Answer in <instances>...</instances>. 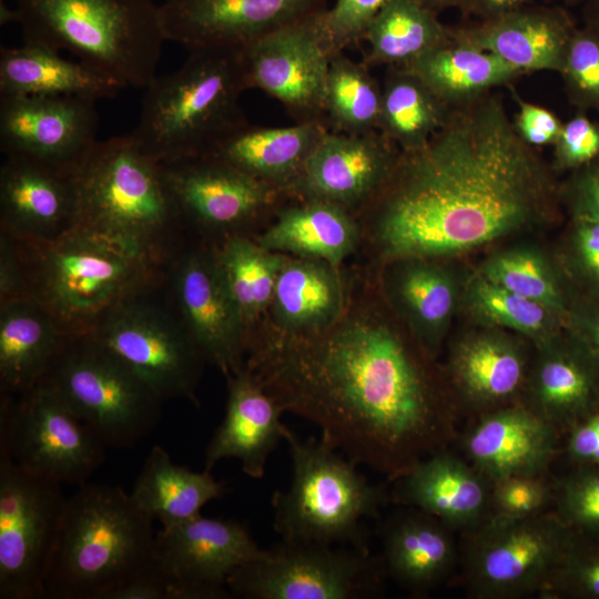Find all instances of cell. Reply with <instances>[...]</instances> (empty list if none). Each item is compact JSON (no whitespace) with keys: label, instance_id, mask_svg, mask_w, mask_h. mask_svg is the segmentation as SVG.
Instances as JSON below:
<instances>
[{"label":"cell","instance_id":"f1b7e54d","mask_svg":"<svg viewBox=\"0 0 599 599\" xmlns=\"http://www.w3.org/2000/svg\"><path fill=\"white\" fill-rule=\"evenodd\" d=\"M432 258H405L379 266L382 292L410 334L433 357L445 336L458 301L451 273Z\"/></svg>","mask_w":599,"mask_h":599},{"label":"cell","instance_id":"9a60e30c","mask_svg":"<svg viewBox=\"0 0 599 599\" xmlns=\"http://www.w3.org/2000/svg\"><path fill=\"white\" fill-rule=\"evenodd\" d=\"M62 484L0 454V598H45L44 576L65 497Z\"/></svg>","mask_w":599,"mask_h":599},{"label":"cell","instance_id":"7bdbcfd3","mask_svg":"<svg viewBox=\"0 0 599 599\" xmlns=\"http://www.w3.org/2000/svg\"><path fill=\"white\" fill-rule=\"evenodd\" d=\"M478 274L520 296L550 308L565 321L577 295L568 291L559 272L538 250L514 247L491 255Z\"/></svg>","mask_w":599,"mask_h":599},{"label":"cell","instance_id":"cb8c5ba5","mask_svg":"<svg viewBox=\"0 0 599 599\" xmlns=\"http://www.w3.org/2000/svg\"><path fill=\"white\" fill-rule=\"evenodd\" d=\"M558 432L530 407L506 405L484 413L467 433L464 448L473 467L491 483L540 476L556 454Z\"/></svg>","mask_w":599,"mask_h":599},{"label":"cell","instance_id":"f546056e","mask_svg":"<svg viewBox=\"0 0 599 599\" xmlns=\"http://www.w3.org/2000/svg\"><path fill=\"white\" fill-rule=\"evenodd\" d=\"M397 479L394 501L415 506L449 528L474 529L488 517L490 491L485 478L453 455L433 454Z\"/></svg>","mask_w":599,"mask_h":599},{"label":"cell","instance_id":"9c48e42d","mask_svg":"<svg viewBox=\"0 0 599 599\" xmlns=\"http://www.w3.org/2000/svg\"><path fill=\"white\" fill-rule=\"evenodd\" d=\"M89 333L163 402L181 398L200 406L196 389L206 361L183 321L163 266L106 311Z\"/></svg>","mask_w":599,"mask_h":599},{"label":"cell","instance_id":"1f68e13d","mask_svg":"<svg viewBox=\"0 0 599 599\" xmlns=\"http://www.w3.org/2000/svg\"><path fill=\"white\" fill-rule=\"evenodd\" d=\"M327 131L323 122L263 126L247 121L205 155L214 156L288 196L309 155Z\"/></svg>","mask_w":599,"mask_h":599},{"label":"cell","instance_id":"ee69618b","mask_svg":"<svg viewBox=\"0 0 599 599\" xmlns=\"http://www.w3.org/2000/svg\"><path fill=\"white\" fill-rule=\"evenodd\" d=\"M560 75L569 103L599 115V27L583 22L575 29Z\"/></svg>","mask_w":599,"mask_h":599},{"label":"cell","instance_id":"f907efd6","mask_svg":"<svg viewBox=\"0 0 599 599\" xmlns=\"http://www.w3.org/2000/svg\"><path fill=\"white\" fill-rule=\"evenodd\" d=\"M552 169L572 172L599 158V118L592 119L585 111H577L556 140Z\"/></svg>","mask_w":599,"mask_h":599},{"label":"cell","instance_id":"11a10c76","mask_svg":"<svg viewBox=\"0 0 599 599\" xmlns=\"http://www.w3.org/2000/svg\"><path fill=\"white\" fill-rule=\"evenodd\" d=\"M567 453L577 466L599 467V409L569 430Z\"/></svg>","mask_w":599,"mask_h":599},{"label":"cell","instance_id":"4316f807","mask_svg":"<svg viewBox=\"0 0 599 599\" xmlns=\"http://www.w3.org/2000/svg\"><path fill=\"white\" fill-rule=\"evenodd\" d=\"M348 275L317 258L285 254L271 306L257 327L305 335L331 326L344 312Z\"/></svg>","mask_w":599,"mask_h":599},{"label":"cell","instance_id":"ffe728a7","mask_svg":"<svg viewBox=\"0 0 599 599\" xmlns=\"http://www.w3.org/2000/svg\"><path fill=\"white\" fill-rule=\"evenodd\" d=\"M328 0H165L160 6L167 41L189 51H243L266 34L326 10Z\"/></svg>","mask_w":599,"mask_h":599},{"label":"cell","instance_id":"4dcf8cb0","mask_svg":"<svg viewBox=\"0 0 599 599\" xmlns=\"http://www.w3.org/2000/svg\"><path fill=\"white\" fill-rule=\"evenodd\" d=\"M525 349L498 328L467 334L449 354V375L468 404L484 412L508 405L525 389L528 372Z\"/></svg>","mask_w":599,"mask_h":599},{"label":"cell","instance_id":"d6a6232c","mask_svg":"<svg viewBox=\"0 0 599 599\" xmlns=\"http://www.w3.org/2000/svg\"><path fill=\"white\" fill-rule=\"evenodd\" d=\"M67 336L37 301L20 297L0 303L1 395H17L39 384Z\"/></svg>","mask_w":599,"mask_h":599},{"label":"cell","instance_id":"484cf974","mask_svg":"<svg viewBox=\"0 0 599 599\" xmlns=\"http://www.w3.org/2000/svg\"><path fill=\"white\" fill-rule=\"evenodd\" d=\"M226 380L225 415L206 446L204 469L236 458L247 476L260 479L288 427L281 420L282 409L245 368Z\"/></svg>","mask_w":599,"mask_h":599},{"label":"cell","instance_id":"4fadbf2b","mask_svg":"<svg viewBox=\"0 0 599 599\" xmlns=\"http://www.w3.org/2000/svg\"><path fill=\"white\" fill-rule=\"evenodd\" d=\"M105 445L42 384L1 395L0 454L23 469L81 485L105 459Z\"/></svg>","mask_w":599,"mask_h":599},{"label":"cell","instance_id":"c3c4849f","mask_svg":"<svg viewBox=\"0 0 599 599\" xmlns=\"http://www.w3.org/2000/svg\"><path fill=\"white\" fill-rule=\"evenodd\" d=\"M387 0H335L322 14L325 43L332 54L364 40L365 33Z\"/></svg>","mask_w":599,"mask_h":599},{"label":"cell","instance_id":"7402d4cb","mask_svg":"<svg viewBox=\"0 0 599 599\" xmlns=\"http://www.w3.org/2000/svg\"><path fill=\"white\" fill-rule=\"evenodd\" d=\"M577 27L566 7L532 3L469 26L450 27V33L525 74L536 71L560 74Z\"/></svg>","mask_w":599,"mask_h":599},{"label":"cell","instance_id":"680465c9","mask_svg":"<svg viewBox=\"0 0 599 599\" xmlns=\"http://www.w3.org/2000/svg\"><path fill=\"white\" fill-rule=\"evenodd\" d=\"M534 1L535 0H474L469 16H476L479 20H488L532 4Z\"/></svg>","mask_w":599,"mask_h":599},{"label":"cell","instance_id":"74e56055","mask_svg":"<svg viewBox=\"0 0 599 599\" xmlns=\"http://www.w3.org/2000/svg\"><path fill=\"white\" fill-rule=\"evenodd\" d=\"M449 37L450 27L419 0H387L365 33L369 49L363 62L405 67Z\"/></svg>","mask_w":599,"mask_h":599},{"label":"cell","instance_id":"6125c7cd","mask_svg":"<svg viewBox=\"0 0 599 599\" xmlns=\"http://www.w3.org/2000/svg\"><path fill=\"white\" fill-rule=\"evenodd\" d=\"M583 1L585 0H545V3L569 7L582 3Z\"/></svg>","mask_w":599,"mask_h":599},{"label":"cell","instance_id":"ab89813d","mask_svg":"<svg viewBox=\"0 0 599 599\" xmlns=\"http://www.w3.org/2000/svg\"><path fill=\"white\" fill-rule=\"evenodd\" d=\"M382 90L378 131L400 151L424 146L444 125L451 110L404 67H386Z\"/></svg>","mask_w":599,"mask_h":599},{"label":"cell","instance_id":"816d5d0a","mask_svg":"<svg viewBox=\"0 0 599 599\" xmlns=\"http://www.w3.org/2000/svg\"><path fill=\"white\" fill-rule=\"evenodd\" d=\"M559 196L570 217L599 220V158L570 172Z\"/></svg>","mask_w":599,"mask_h":599},{"label":"cell","instance_id":"7c38bea8","mask_svg":"<svg viewBox=\"0 0 599 599\" xmlns=\"http://www.w3.org/2000/svg\"><path fill=\"white\" fill-rule=\"evenodd\" d=\"M466 551V580L483 599L539 595L564 559L576 531L557 512L525 518L488 516Z\"/></svg>","mask_w":599,"mask_h":599},{"label":"cell","instance_id":"52a82bcc","mask_svg":"<svg viewBox=\"0 0 599 599\" xmlns=\"http://www.w3.org/2000/svg\"><path fill=\"white\" fill-rule=\"evenodd\" d=\"M13 238L24 297L45 307L68 335L89 333L106 311L162 267L77 226L51 240Z\"/></svg>","mask_w":599,"mask_h":599},{"label":"cell","instance_id":"836d02e7","mask_svg":"<svg viewBox=\"0 0 599 599\" xmlns=\"http://www.w3.org/2000/svg\"><path fill=\"white\" fill-rule=\"evenodd\" d=\"M124 89L119 82L58 51L23 42L0 50V95H71L98 101Z\"/></svg>","mask_w":599,"mask_h":599},{"label":"cell","instance_id":"ac0fdd59","mask_svg":"<svg viewBox=\"0 0 599 599\" xmlns=\"http://www.w3.org/2000/svg\"><path fill=\"white\" fill-rule=\"evenodd\" d=\"M324 11L286 24L243 50L247 88L278 101L295 123L325 124L332 54L322 29Z\"/></svg>","mask_w":599,"mask_h":599},{"label":"cell","instance_id":"8d00e7d4","mask_svg":"<svg viewBox=\"0 0 599 599\" xmlns=\"http://www.w3.org/2000/svg\"><path fill=\"white\" fill-rule=\"evenodd\" d=\"M226 488L210 470L193 471L172 461L161 446H153L130 493L136 506L162 526L201 515Z\"/></svg>","mask_w":599,"mask_h":599},{"label":"cell","instance_id":"d4e9b609","mask_svg":"<svg viewBox=\"0 0 599 599\" xmlns=\"http://www.w3.org/2000/svg\"><path fill=\"white\" fill-rule=\"evenodd\" d=\"M537 349L525 385L527 406L569 430L599 409V364L566 328Z\"/></svg>","mask_w":599,"mask_h":599},{"label":"cell","instance_id":"b9f144b4","mask_svg":"<svg viewBox=\"0 0 599 599\" xmlns=\"http://www.w3.org/2000/svg\"><path fill=\"white\" fill-rule=\"evenodd\" d=\"M464 302L477 322L527 336L536 346L565 329L566 321L550 308L495 284L478 273L468 281Z\"/></svg>","mask_w":599,"mask_h":599},{"label":"cell","instance_id":"8992f818","mask_svg":"<svg viewBox=\"0 0 599 599\" xmlns=\"http://www.w3.org/2000/svg\"><path fill=\"white\" fill-rule=\"evenodd\" d=\"M23 42L67 50L119 82L145 89L166 40L153 0H18Z\"/></svg>","mask_w":599,"mask_h":599},{"label":"cell","instance_id":"9f6ffc18","mask_svg":"<svg viewBox=\"0 0 599 599\" xmlns=\"http://www.w3.org/2000/svg\"><path fill=\"white\" fill-rule=\"evenodd\" d=\"M20 297H24V280L18 246L0 231V303Z\"/></svg>","mask_w":599,"mask_h":599},{"label":"cell","instance_id":"91938a15","mask_svg":"<svg viewBox=\"0 0 599 599\" xmlns=\"http://www.w3.org/2000/svg\"><path fill=\"white\" fill-rule=\"evenodd\" d=\"M432 10L439 13L446 9H458L464 14L470 13L474 0H419Z\"/></svg>","mask_w":599,"mask_h":599},{"label":"cell","instance_id":"5bb4252c","mask_svg":"<svg viewBox=\"0 0 599 599\" xmlns=\"http://www.w3.org/2000/svg\"><path fill=\"white\" fill-rule=\"evenodd\" d=\"M161 164L186 230L210 244L235 235L254 237L288 197L211 155Z\"/></svg>","mask_w":599,"mask_h":599},{"label":"cell","instance_id":"3957f363","mask_svg":"<svg viewBox=\"0 0 599 599\" xmlns=\"http://www.w3.org/2000/svg\"><path fill=\"white\" fill-rule=\"evenodd\" d=\"M74 227L102 235L164 266L191 235L162 164L131 134L98 141L74 172Z\"/></svg>","mask_w":599,"mask_h":599},{"label":"cell","instance_id":"db71d44e","mask_svg":"<svg viewBox=\"0 0 599 599\" xmlns=\"http://www.w3.org/2000/svg\"><path fill=\"white\" fill-rule=\"evenodd\" d=\"M565 328L588 348L599 364V294H577Z\"/></svg>","mask_w":599,"mask_h":599},{"label":"cell","instance_id":"5b68a950","mask_svg":"<svg viewBox=\"0 0 599 599\" xmlns=\"http://www.w3.org/2000/svg\"><path fill=\"white\" fill-rule=\"evenodd\" d=\"M175 71L156 75L144 89L139 122L131 133L160 163L207 154L247 119L240 105L248 90L243 51H189Z\"/></svg>","mask_w":599,"mask_h":599},{"label":"cell","instance_id":"e575fe53","mask_svg":"<svg viewBox=\"0 0 599 599\" xmlns=\"http://www.w3.org/2000/svg\"><path fill=\"white\" fill-rule=\"evenodd\" d=\"M448 528L422 510L403 512L386 522L382 557L386 573L412 591L440 583L456 560Z\"/></svg>","mask_w":599,"mask_h":599},{"label":"cell","instance_id":"681fc988","mask_svg":"<svg viewBox=\"0 0 599 599\" xmlns=\"http://www.w3.org/2000/svg\"><path fill=\"white\" fill-rule=\"evenodd\" d=\"M490 491L493 515L525 518L545 511L552 493L540 476L520 475L499 479Z\"/></svg>","mask_w":599,"mask_h":599},{"label":"cell","instance_id":"ba28073f","mask_svg":"<svg viewBox=\"0 0 599 599\" xmlns=\"http://www.w3.org/2000/svg\"><path fill=\"white\" fill-rule=\"evenodd\" d=\"M292 460L286 490L272 496L273 528L282 540L348 546L370 551L366 521L387 496L356 464L321 438L302 439L287 428Z\"/></svg>","mask_w":599,"mask_h":599},{"label":"cell","instance_id":"bcb514c9","mask_svg":"<svg viewBox=\"0 0 599 599\" xmlns=\"http://www.w3.org/2000/svg\"><path fill=\"white\" fill-rule=\"evenodd\" d=\"M556 502L567 525L599 540V467L577 466L557 486Z\"/></svg>","mask_w":599,"mask_h":599},{"label":"cell","instance_id":"d6986e66","mask_svg":"<svg viewBox=\"0 0 599 599\" xmlns=\"http://www.w3.org/2000/svg\"><path fill=\"white\" fill-rule=\"evenodd\" d=\"M95 101L71 95H0V149L74 173L98 142Z\"/></svg>","mask_w":599,"mask_h":599},{"label":"cell","instance_id":"f35d334b","mask_svg":"<svg viewBox=\"0 0 599 599\" xmlns=\"http://www.w3.org/2000/svg\"><path fill=\"white\" fill-rule=\"evenodd\" d=\"M212 245L247 344L271 306L285 254L270 251L246 235L231 236Z\"/></svg>","mask_w":599,"mask_h":599},{"label":"cell","instance_id":"277c9868","mask_svg":"<svg viewBox=\"0 0 599 599\" xmlns=\"http://www.w3.org/2000/svg\"><path fill=\"white\" fill-rule=\"evenodd\" d=\"M152 522L121 487L79 485L63 504L45 569V598L110 599L153 562Z\"/></svg>","mask_w":599,"mask_h":599},{"label":"cell","instance_id":"d590c367","mask_svg":"<svg viewBox=\"0 0 599 599\" xmlns=\"http://www.w3.org/2000/svg\"><path fill=\"white\" fill-rule=\"evenodd\" d=\"M404 68L415 73L446 104L455 106L499 87H509L525 73L498 57L455 39L425 52Z\"/></svg>","mask_w":599,"mask_h":599},{"label":"cell","instance_id":"7dc6e473","mask_svg":"<svg viewBox=\"0 0 599 599\" xmlns=\"http://www.w3.org/2000/svg\"><path fill=\"white\" fill-rule=\"evenodd\" d=\"M565 267L578 294H599V220L570 217Z\"/></svg>","mask_w":599,"mask_h":599},{"label":"cell","instance_id":"94428289","mask_svg":"<svg viewBox=\"0 0 599 599\" xmlns=\"http://www.w3.org/2000/svg\"><path fill=\"white\" fill-rule=\"evenodd\" d=\"M583 22L599 27V0H585Z\"/></svg>","mask_w":599,"mask_h":599},{"label":"cell","instance_id":"e0dca14e","mask_svg":"<svg viewBox=\"0 0 599 599\" xmlns=\"http://www.w3.org/2000/svg\"><path fill=\"white\" fill-rule=\"evenodd\" d=\"M263 550L244 524L199 515L155 532L153 562L169 581L167 599H222L232 572Z\"/></svg>","mask_w":599,"mask_h":599},{"label":"cell","instance_id":"6da1fadb","mask_svg":"<svg viewBox=\"0 0 599 599\" xmlns=\"http://www.w3.org/2000/svg\"><path fill=\"white\" fill-rule=\"evenodd\" d=\"M345 309L327 328L283 335L257 327L244 368L283 413L321 430L356 465L398 478L445 439L432 356L389 318L377 273L347 272Z\"/></svg>","mask_w":599,"mask_h":599},{"label":"cell","instance_id":"83f0119b","mask_svg":"<svg viewBox=\"0 0 599 599\" xmlns=\"http://www.w3.org/2000/svg\"><path fill=\"white\" fill-rule=\"evenodd\" d=\"M254 240L273 252L343 267L359 250L362 232L355 214L337 204L288 196Z\"/></svg>","mask_w":599,"mask_h":599},{"label":"cell","instance_id":"2e32d148","mask_svg":"<svg viewBox=\"0 0 599 599\" xmlns=\"http://www.w3.org/2000/svg\"><path fill=\"white\" fill-rule=\"evenodd\" d=\"M177 308L206 363L225 377L244 368L246 333L213 245L187 238L163 266Z\"/></svg>","mask_w":599,"mask_h":599},{"label":"cell","instance_id":"6f0895ef","mask_svg":"<svg viewBox=\"0 0 599 599\" xmlns=\"http://www.w3.org/2000/svg\"><path fill=\"white\" fill-rule=\"evenodd\" d=\"M169 581L152 562L118 590L110 599H167Z\"/></svg>","mask_w":599,"mask_h":599},{"label":"cell","instance_id":"30bf717a","mask_svg":"<svg viewBox=\"0 0 599 599\" xmlns=\"http://www.w3.org/2000/svg\"><path fill=\"white\" fill-rule=\"evenodd\" d=\"M39 384L106 447L138 444L160 419L163 400L90 333L68 335Z\"/></svg>","mask_w":599,"mask_h":599},{"label":"cell","instance_id":"8fae6325","mask_svg":"<svg viewBox=\"0 0 599 599\" xmlns=\"http://www.w3.org/2000/svg\"><path fill=\"white\" fill-rule=\"evenodd\" d=\"M385 573L370 551L281 539L236 568L226 586L246 599H363L379 592Z\"/></svg>","mask_w":599,"mask_h":599},{"label":"cell","instance_id":"f6af8a7d","mask_svg":"<svg viewBox=\"0 0 599 599\" xmlns=\"http://www.w3.org/2000/svg\"><path fill=\"white\" fill-rule=\"evenodd\" d=\"M541 598L599 599V540L576 531Z\"/></svg>","mask_w":599,"mask_h":599},{"label":"cell","instance_id":"f5cc1de1","mask_svg":"<svg viewBox=\"0 0 599 599\" xmlns=\"http://www.w3.org/2000/svg\"><path fill=\"white\" fill-rule=\"evenodd\" d=\"M508 88L518 106L512 123L520 139L537 149L554 145L564 125L560 118L549 109L524 100L512 84Z\"/></svg>","mask_w":599,"mask_h":599},{"label":"cell","instance_id":"60d3db41","mask_svg":"<svg viewBox=\"0 0 599 599\" xmlns=\"http://www.w3.org/2000/svg\"><path fill=\"white\" fill-rule=\"evenodd\" d=\"M382 94V85L369 67L344 52L335 53L329 62L324 95L327 129L342 133L378 130Z\"/></svg>","mask_w":599,"mask_h":599},{"label":"cell","instance_id":"7a4b0ae2","mask_svg":"<svg viewBox=\"0 0 599 599\" xmlns=\"http://www.w3.org/2000/svg\"><path fill=\"white\" fill-rule=\"evenodd\" d=\"M515 130L494 91L451 106L428 142L400 151L377 194L356 214L377 265L441 260L549 220L560 184Z\"/></svg>","mask_w":599,"mask_h":599},{"label":"cell","instance_id":"44dd1931","mask_svg":"<svg viewBox=\"0 0 599 599\" xmlns=\"http://www.w3.org/2000/svg\"><path fill=\"white\" fill-rule=\"evenodd\" d=\"M399 152L378 130L366 133L328 130L288 196L331 202L356 216L386 183Z\"/></svg>","mask_w":599,"mask_h":599},{"label":"cell","instance_id":"603a6c76","mask_svg":"<svg viewBox=\"0 0 599 599\" xmlns=\"http://www.w3.org/2000/svg\"><path fill=\"white\" fill-rule=\"evenodd\" d=\"M74 173L4 156L0 169V227L19 240L44 241L74 227Z\"/></svg>","mask_w":599,"mask_h":599}]
</instances>
